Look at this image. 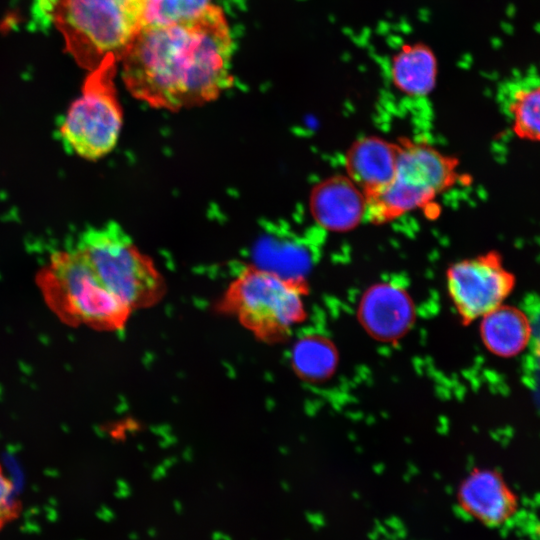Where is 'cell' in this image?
Segmentation results:
<instances>
[{
    "label": "cell",
    "instance_id": "1",
    "mask_svg": "<svg viewBox=\"0 0 540 540\" xmlns=\"http://www.w3.org/2000/svg\"><path fill=\"white\" fill-rule=\"evenodd\" d=\"M234 42L223 10L212 4L182 22L144 25L121 59L133 97L179 111L209 103L233 83Z\"/></svg>",
    "mask_w": 540,
    "mask_h": 540
},
{
    "label": "cell",
    "instance_id": "15",
    "mask_svg": "<svg viewBox=\"0 0 540 540\" xmlns=\"http://www.w3.org/2000/svg\"><path fill=\"white\" fill-rule=\"evenodd\" d=\"M480 319V337L491 353L512 357L528 347L532 326L525 310L502 304Z\"/></svg>",
    "mask_w": 540,
    "mask_h": 540
},
{
    "label": "cell",
    "instance_id": "4",
    "mask_svg": "<svg viewBox=\"0 0 540 540\" xmlns=\"http://www.w3.org/2000/svg\"><path fill=\"white\" fill-rule=\"evenodd\" d=\"M36 283L49 308L70 326L119 331L133 313L105 288L73 245L50 255Z\"/></svg>",
    "mask_w": 540,
    "mask_h": 540
},
{
    "label": "cell",
    "instance_id": "10",
    "mask_svg": "<svg viewBox=\"0 0 540 540\" xmlns=\"http://www.w3.org/2000/svg\"><path fill=\"white\" fill-rule=\"evenodd\" d=\"M358 316L372 337L392 342L411 327L415 319L414 302L403 287L392 282H379L363 293Z\"/></svg>",
    "mask_w": 540,
    "mask_h": 540
},
{
    "label": "cell",
    "instance_id": "5",
    "mask_svg": "<svg viewBox=\"0 0 540 540\" xmlns=\"http://www.w3.org/2000/svg\"><path fill=\"white\" fill-rule=\"evenodd\" d=\"M105 288L135 310L158 304L166 294L165 279L120 224L88 227L72 244Z\"/></svg>",
    "mask_w": 540,
    "mask_h": 540
},
{
    "label": "cell",
    "instance_id": "9",
    "mask_svg": "<svg viewBox=\"0 0 540 540\" xmlns=\"http://www.w3.org/2000/svg\"><path fill=\"white\" fill-rule=\"evenodd\" d=\"M455 496L466 516L488 527L510 521L518 508L517 498L504 478L488 468L470 471L459 483Z\"/></svg>",
    "mask_w": 540,
    "mask_h": 540
},
{
    "label": "cell",
    "instance_id": "18",
    "mask_svg": "<svg viewBox=\"0 0 540 540\" xmlns=\"http://www.w3.org/2000/svg\"><path fill=\"white\" fill-rule=\"evenodd\" d=\"M524 306L532 326L531 338L528 344L530 354L527 357V369L538 373L537 377L540 378V295L528 296Z\"/></svg>",
    "mask_w": 540,
    "mask_h": 540
},
{
    "label": "cell",
    "instance_id": "7",
    "mask_svg": "<svg viewBox=\"0 0 540 540\" xmlns=\"http://www.w3.org/2000/svg\"><path fill=\"white\" fill-rule=\"evenodd\" d=\"M119 61L106 58L89 71L81 95L70 105L60 124L62 143L85 160H98L116 146L123 124L115 76Z\"/></svg>",
    "mask_w": 540,
    "mask_h": 540
},
{
    "label": "cell",
    "instance_id": "17",
    "mask_svg": "<svg viewBox=\"0 0 540 540\" xmlns=\"http://www.w3.org/2000/svg\"><path fill=\"white\" fill-rule=\"evenodd\" d=\"M212 4V0H148L143 26L191 20Z\"/></svg>",
    "mask_w": 540,
    "mask_h": 540
},
{
    "label": "cell",
    "instance_id": "16",
    "mask_svg": "<svg viewBox=\"0 0 540 540\" xmlns=\"http://www.w3.org/2000/svg\"><path fill=\"white\" fill-rule=\"evenodd\" d=\"M337 362L334 344L322 335H305L292 348L293 370L304 380L317 382L327 379L334 373Z\"/></svg>",
    "mask_w": 540,
    "mask_h": 540
},
{
    "label": "cell",
    "instance_id": "2",
    "mask_svg": "<svg viewBox=\"0 0 540 540\" xmlns=\"http://www.w3.org/2000/svg\"><path fill=\"white\" fill-rule=\"evenodd\" d=\"M148 0H38V9L62 35L65 50L92 71L106 58L119 62L143 27Z\"/></svg>",
    "mask_w": 540,
    "mask_h": 540
},
{
    "label": "cell",
    "instance_id": "11",
    "mask_svg": "<svg viewBox=\"0 0 540 540\" xmlns=\"http://www.w3.org/2000/svg\"><path fill=\"white\" fill-rule=\"evenodd\" d=\"M309 209L314 221L322 228L347 232L365 218L366 198L346 175H333L312 188Z\"/></svg>",
    "mask_w": 540,
    "mask_h": 540
},
{
    "label": "cell",
    "instance_id": "14",
    "mask_svg": "<svg viewBox=\"0 0 540 540\" xmlns=\"http://www.w3.org/2000/svg\"><path fill=\"white\" fill-rule=\"evenodd\" d=\"M388 75L401 94L411 98L426 97L437 82L436 54L424 42L403 43L389 58Z\"/></svg>",
    "mask_w": 540,
    "mask_h": 540
},
{
    "label": "cell",
    "instance_id": "8",
    "mask_svg": "<svg viewBox=\"0 0 540 540\" xmlns=\"http://www.w3.org/2000/svg\"><path fill=\"white\" fill-rule=\"evenodd\" d=\"M449 298L463 324L482 318L504 304L515 277L501 256L490 251L451 264L446 271Z\"/></svg>",
    "mask_w": 540,
    "mask_h": 540
},
{
    "label": "cell",
    "instance_id": "12",
    "mask_svg": "<svg viewBox=\"0 0 540 540\" xmlns=\"http://www.w3.org/2000/svg\"><path fill=\"white\" fill-rule=\"evenodd\" d=\"M399 157L398 142L379 136H364L346 151V176L366 197L384 189L393 179Z\"/></svg>",
    "mask_w": 540,
    "mask_h": 540
},
{
    "label": "cell",
    "instance_id": "13",
    "mask_svg": "<svg viewBox=\"0 0 540 540\" xmlns=\"http://www.w3.org/2000/svg\"><path fill=\"white\" fill-rule=\"evenodd\" d=\"M496 99L517 137L540 142V73L511 74L499 84Z\"/></svg>",
    "mask_w": 540,
    "mask_h": 540
},
{
    "label": "cell",
    "instance_id": "3",
    "mask_svg": "<svg viewBox=\"0 0 540 540\" xmlns=\"http://www.w3.org/2000/svg\"><path fill=\"white\" fill-rule=\"evenodd\" d=\"M305 278L248 265L230 282L216 312L233 316L259 341L276 344L306 318Z\"/></svg>",
    "mask_w": 540,
    "mask_h": 540
},
{
    "label": "cell",
    "instance_id": "6",
    "mask_svg": "<svg viewBox=\"0 0 540 540\" xmlns=\"http://www.w3.org/2000/svg\"><path fill=\"white\" fill-rule=\"evenodd\" d=\"M395 175L378 193L366 197V216L386 224L404 214L424 209L452 188L460 177L458 159L424 141L401 137Z\"/></svg>",
    "mask_w": 540,
    "mask_h": 540
},
{
    "label": "cell",
    "instance_id": "19",
    "mask_svg": "<svg viewBox=\"0 0 540 540\" xmlns=\"http://www.w3.org/2000/svg\"><path fill=\"white\" fill-rule=\"evenodd\" d=\"M22 505L15 493L13 482L6 476L0 465V529L16 520Z\"/></svg>",
    "mask_w": 540,
    "mask_h": 540
}]
</instances>
